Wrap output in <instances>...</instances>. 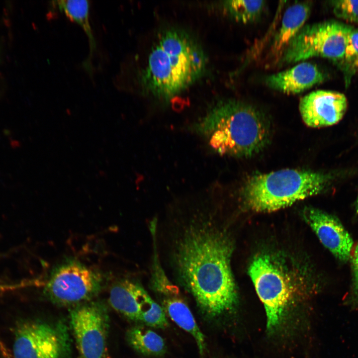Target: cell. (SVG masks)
<instances>
[{
    "label": "cell",
    "mask_w": 358,
    "mask_h": 358,
    "mask_svg": "<svg viewBox=\"0 0 358 358\" xmlns=\"http://www.w3.org/2000/svg\"><path fill=\"white\" fill-rule=\"evenodd\" d=\"M249 274L265 307L267 330L274 332L281 325L288 303V279L268 255L256 257L250 265Z\"/></svg>",
    "instance_id": "cell-8"
},
{
    "label": "cell",
    "mask_w": 358,
    "mask_h": 358,
    "mask_svg": "<svg viewBox=\"0 0 358 358\" xmlns=\"http://www.w3.org/2000/svg\"><path fill=\"white\" fill-rule=\"evenodd\" d=\"M325 75L318 67L302 62L285 71L267 76L265 79L269 88L286 94H296L322 83Z\"/></svg>",
    "instance_id": "cell-14"
},
{
    "label": "cell",
    "mask_w": 358,
    "mask_h": 358,
    "mask_svg": "<svg viewBox=\"0 0 358 358\" xmlns=\"http://www.w3.org/2000/svg\"><path fill=\"white\" fill-rule=\"evenodd\" d=\"M206 64L202 49L192 37L182 31L169 29L152 48L141 83L147 92L168 99L198 79Z\"/></svg>",
    "instance_id": "cell-3"
},
{
    "label": "cell",
    "mask_w": 358,
    "mask_h": 358,
    "mask_svg": "<svg viewBox=\"0 0 358 358\" xmlns=\"http://www.w3.org/2000/svg\"><path fill=\"white\" fill-rule=\"evenodd\" d=\"M13 338L14 358H68L70 354L68 328L61 321H20Z\"/></svg>",
    "instance_id": "cell-6"
},
{
    "label": "cell",
    "mask_w": 358,
    "mask_h": 358,
    "mask_svg": "<svg viewBox=\"0 0 358 358\" xmlns=\"http://www.w3.org/2000/svg\"><path fill=\"white\" fill-rule=\"evenodd\" d=\"M128 343L136 351L149 356H160L166 351L163 338L154 331L142 326L130 328L127 332Z\"/></svg>",
    "instance_id": "cell-16"
},
{
    "label": "cell",
    "mask_w": 358,
    "mask_h": 358,
    "mask_svg": "<svg viewBox=\"0 0 358 358\" xmlns=\"http://www.w3.org/2000/svg\"><path fill=\"white\" fill-rule=\"evenodd\" d=\"M52 4L70 19L78 23L89 38L91 52L95 48V41L90 22V3L87 0H57Z\"/></svg>",
    "instance_id": "cell-17"
},
{
    "label": "cell",
    "mask_w": 358,
    "mask_h": 358,
    "mask_svg": "<svg viewBox=\"0 0 358 358\" xmlns=\"http://www.w3.org/2000/svg\"><path fill=\"white\" fill-rule=\"evenodd\" d=\"M102 284L98 272L77 260L68 259L52 269L44 293L56 305L76 306L95 297Z\"/></svg>",
    "instance_id": "cell-7"
},
{
    "label": "cell",
    "mask_w": 358,
    "mask_h": 358,
    "mask_svg": "<svg viewBox=\"0 0 358 358\" xmlns=\"http://www.w3.org/2000/svg\"><path fill=\"white\" fill-rule=\"evenodd\" d=\"M330 174L286 169L249 177L242 188L247 205L258 212H270L322 192L331 183Z\"/></svg>",
    "instance_id": "cell-4"
},
{
    "label": "cell",
    "mask_w": 358,
    "mask_h": 358,
    "mask_svg": "<svg viewBox=\"0 0 358 358\" xmlns=\"http://www.w3.org/2000/svg\"><path fill=\"white\" fill-rule=\"evenodd\" d=\"M264 0H234L225 1L226 8L237 21L247 23L256 20L265 6Z\"/></svg>",
    "instance_id": "cell-18"
},
{
    "label": "cell",
    "mask_w": 358,
    "mask_h": 358,
    "mask_svg": "<svg viewBox=\"0 0 358 358\" xmlns=\"http://www.w3.org/2000/svg\"><path fill=\"white\" fill-rule=\"evenodd\" d=\"M347 99L342 93L327 90H317L301 98L299 109L306 125L320 128L339 122L347 108Z\"/></svg>",
    "instance_id": "cell-11"
},
{
    "label": "cell",
    "mask_w": 358,
    "mask_h": 358,
    "mask_svg": "<svg viewBox=\"0 0 358 358\" xmlns=\"http://www.w3.org/2000/svg\"><path fill=\"white\" fill-rule=\"evenodd\" d=\"M353 29L350 25L335 21L304 25L277 64L288 65L314 57L343 60L348 36Z\"/></svg>",
    "instance_id": "cell-5"
},
{
    "label": "cell",
    "mask_w": 358,
    "mask_h": 358,
    "mask_svg": "<svg viewBox=\"0 0 358 358\" xmlns=\"http://www.w3.org/2000/svg\"><path fill=\"white\" fill-rule=\"evenodd\" d=\"M311 7V2L305 1L292 4L285 11L270 48V57L277 63L290 41L304 26Z\"/></svg>",
    "instance_id": "cell-15"
},
{
    "label": "cell",
    "mask_w": 358,
    "mask_h": 358,
    "mask_svg": "<svg viewBox=\"0 0 358 358\" xmlns=\"http://www.w3.org/2000/svg\"><path fill=\"white\" fill-rule=\"evenodd\" d=\"M105 305L89 301L70 311V324L80 358H103L109 329Z\"/></svg>",
    "instance_id": "cell-9"
},
{
    "label": "cell",
    "mask_w": 358,
    "mask_h": 358,
    "mask_svg": "<svg viewBox=\"0 0 358 358\" xmlns=\"http://www.w3.org/2000/svg\"><path fill=\"white\" fill-rule=\"evenodd\" d=\"M356 209H357V212H358V198H357V202H356Z\"/></svg>",
    "instance_id": "cell-22"
},
{
    "label": "cell",
    "mask_w": 358,
    "mask_h": 358,
    "mask_svg": "<svg viewBox=\"0 0 358 358\" xmlns=\"http://www.w3.org/2000/svg\"><path fill=\"white\" fill-rule=\"evenodd\" d=\"M177 231L172 254L179 282L207 316L215 318L231 311L238 298L227 238L211 215L192 217Z\"/></svg>",
    "instance_id": "cell-1"
},
{
    "label": "cell",
    "mask_w": 358,
    "mask_h": 358,
    "mask_svg": "<svg viewBox=\"0 0 358 358\" xmlns=\"http://www.w3.org/2000/svg\"><path fill=\"white\" fill-rule=\"evenodd\" d=\"M193 128L215 152L239 158L250 157L262 151L270 135L263 112L236 99L218 102Z\"/></svg>",
    "instance_id": "cell-2"
},
{
    "label": "cell",
    "mask_w": 358,
    "mask_h": 358,
    "mask_svg": "<svg viewBox=\"0 0 358 358\" xmlns=\"http://www.w3.org/2000/svg\"><path fill=\"white\" fill-rule=\"evenodd\" d=\"M108 301L120 314L143 324L156 318L162 311L161 306L139 282L128 278L117 281L112 285Z\"/></svg>",
    "instance_id": "cell-10"
},
{
    "label": "cell",
    "mask_w": 358,
    "mask_h": 358,
    "mask_svg": "<svg viewBox=\"0 0 358 358\" xmlns=\"http://www.w3.org/2000/svg\"><path fill=\"white\" fill-rule=\"evenodd\" d=\"M346 64L358 67V29H353L349 33L345 50L344 59Z\"/></svg>",
    "instance_id": "cell-20"
},
{
    "label": "cell",
    "mask_w": 358,
    "mask_h": 358,
    "mask_svg": "<svg viewBox=\"0 0 358 358\" xmlns=\"http://www.w3.org/2000/svg\"><path fill=\"white\" fill-rule=\"evenodd\" d=\"M303 217L323 245L336 258L347 261L350 257L353 241L349 233L334 216L319 209L306 208Z\"/></svg>",
    "instance_id": "cell-12"
},
{
    "label": "cell",
    "mask_w": 358,
    "mask_h": 358,
    "mask_svg": "<svg viewBox=\"0 0 358 358\" xmlns=\"http://www.w3.org/2000/svg\"><path fill=\"white\" fill-rule=\"evenodd\" d=\"M334 12L341 18L358 23V0H339L332 2Z\"/></svg>",
    "instance_id": "cell-19"
},
{
    "label": "cell",
    "mask_w": 358,
    "mask_h": 358,
    "mask_svg": "<svg viewBox=\"0 0 358 358\" xmlns=\"http://www.w3.org/2000/svg\"><path fill=\"white\" fill-rule=\"evenodd\" d=\"M353 269V303L358 305V244L356 246L352 258Z\"/></svg>",
    "instance_id": "cell-21"
},
{
    "label": "cell",
    "mask_w": 358,
    "mask_h": 358,
    "mask_svg": "<svg viewBox=\"0 0 358 358\" xmlns=\"http://www.w3.org/2000/svg\"><path fill=\"white\" fill-rule=\"evenodd\" d=\"M153 290L162 299V308L170 318L194 339L199 352L203 355L206 349L205 337L198 326L186 303L179 296V291L168 276L159 278Z\"/></svg>",
    "instance_id": "cell-13"
}]
</instances>
